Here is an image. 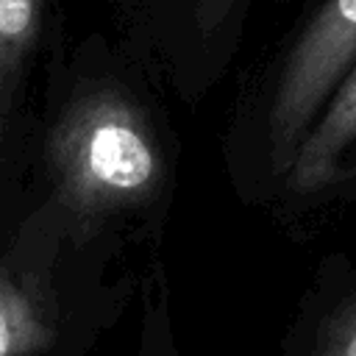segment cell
Instances as JSON below:
<instances>
[{
    "mask_svg": "<svg viewBox=\"0 0 356 356\" xmlns=\"http://www.w3.org/2000/svg\"><path fill=\"white\" fill-rule=\"evenodd\" d=\"M44 167L58 209L86 231L145 214L167 189L156 106L106 42H89L67 75L44 131Z\"/></svg>",
    "mask_w": 356,
    "mask_h": 356,
    "instance_id": "1",
    "label": "cell"
},
{
    "mask_svg": "<svg viewBox=\"0 0 356 356\" xmlns=\"http://www.w3.org/2000/svg\"><path fill=\"white\" fill-rule=\"evenodd\" d=\"M106 6L134 58L197 92L234 58L253 0H106Z\"/></svg>",
    "mask_w": 356,
    "mask_h": 356,
    "instance_id": "2",
    "label": "cell"
},
{
    "mask_svg": "<svg viewBox=\"0 0 356 356\" xmlns=\"http://www.w3.org/2000/svg\"><path fill=\"white\" fill-rule=\"evenodd\" d=\"M356 61V0H320L281 53L270 83L264 131L278 172H286L314 117Z\"/></svg>",
    "mask_w": 356,
    "mask_h": 356,
    "instance_id": "3",
    "label": "cell"
},
{
    "mask_svg": "<svg viewBox=\"0 0 356 356\" xmlns=\"http://www.w3.org/2000/svg\"><path fill=\"white\" fill-rule=\"evenodd\" d=\"M284 175L298 195L356 184V61L314 117Z\"/></svg>",
    "mask_w": 356,
    "mask_h": 356,
    "instance_id": "4",
    "label": "cell"
},
{
    "mask_svg": "<svg viewBox=\"0 0 356 356\" xmlns=\"http://www.w3.org/2000/svg\"><path fill=\"white\" fill-rule=\"evenodd\" d=\"M58 303L39 264L0 259V356H42L58 339Z\"/></svg>",
    "mask_w": 356,
    "mask_h": 356,
    "instance_id": "5",
    "label": "cell"
},
{
    "mask_svg": "<svg viewBox=\"0 0 356 356\" xmlns=\"http://www.w3.org/2000/svg\"><path fill=\"white\" fill-rule=\"evenodd\" d=\"M47 0H0V131L6 128L28 67L42 44Z\"/></svg>",
    "mask_w": 356,
    "mask_h": 356,
    "instance_id": "6",
    "label": "cell"
},
{
    "mask_svg": "<svg viewBox=\"0 0 356 356\" xmlns=\"http://www.w3.org/2000/svg\"><path fill=\"white\" fill-rule=\"evenodd\" d=\"M312 356H356V292L348 295L320 325Z\"/></svg>",
    "mask_w": 356,
    "mask_h": 356,
    "instance_id": "7",
    "label": "cell"
},
{
    "mask_svg": "<svg viewBox=\"0 0 356 356\" xmlns=\"http://www.w3.org/2000/svg\"><path fill=\"white\" fill-rule=\"evenodd\" d=\"M142 356H172V353L164 348H147V350H142Z\"/></svg>",
    "mask_w": 356,
    "mask_h": 356,
    "instance_id": "8",
    "label": "cell"
}]
</instances>
